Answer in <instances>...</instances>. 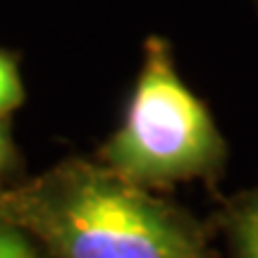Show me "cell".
Instances as JSON below:
<instances>
[{
	"label": "cell",
	"instance_id": "3957f363",
	"mask_svg": "<svg viewBox=\"0 0 258 258\" xmlns=\"http://www.w3.org/2000/svg\"><path fill=\"white\" fill-rule=\"evenodd\" d=\"M222 227L230 258H258V184L230 199Z\"/></svg>",
	"mask_w": 258,
	"mask_h": 258
},
{
	"label": "cell",
	"instance_id": "52a82bcc",
	"mask_svg": "<svg viewBox=\"0 0 258 258\" xmlns=\"http://www.w3.org/2000/svg\"><path fill=\"white\" fill-rule=\"evenodd\" d=\"M186 258H208V256H206V251H201V253H194V256H186Z\"/></svg>",
	"mask_w": 258,
	"mask_h": 258
},
{
	"label": "cell",
	"instance_id": "5b68a950",
	"mask_svg": "<svg viewBox=\"0 0 258 258\" xmlns=\"http://www.w3.org/2000/svg\"><path fill=\"white\" fill-rule=\"evenodd\" d=\"M24 101V84L19 77V67L10 53L0 50V115L19 108Z\"/></svg>",
	"mask_w": 258,
	"mask_h": 258
},
{
	"label": "cell",
	"instance_id": "6da1fadb",
	"mask_svg": "<svg viewBox=\"0 0 258 258\" xmlns=\"http://www.w3.org/2000/svg\"><path fill=\"white\" fill-rule=\"evenodd\" d=\"M0 215L50 258H186L206 251L184 211L101 160L57 163L0 196Z\"/></svg>",
	"mask_w": 258,
	"mask_h": 258
},
{
	"label": "cell",
	"instance_id": "7a4b0ae2",
	"mask_svg": "<svg viewBox=\"0 0 258 258\" xmlns=\"http://www.w3.org/2000/svg\"><path fill=\"white\" fill-rule=\"evenodd\" d=\"M98 160L148 189L208 179L225 167L227 144L206 103L182 82L170 43L151 36L120 127Z\"/></svg>",
	"mask_w": 258,
	"mask_h": 258
},
{
	"label": "cell",
	"instance_id": "8992f818",
	"mask_svg": "<svg viewBox=\"0 0 258 258\" xmlns=\"http://www.w3.org/2000/svg\"><path fill=\"white\" fill-rule=\"evenodd\" d=\"M12 163H15V144H12V134L5 122V115H0V172L12 167Z\"/></svg>",
	"mask_w": 258,
	"mask_h": 258
},
{
	"label": "cell",
	"instance_id": "277c9868",
	"mask_svg": "<svg viewBox=\"0 0 258 258\" xmlns=\"http://www.w3.org/2000/svg\"><path fill=\"white\" fill-rule=\"evenodd\" d=\"M0 258H50L27 232L0 215Z\"/></svg>",
	"mask_w": 258,
	"mask_h": 258
}]
</instances>
